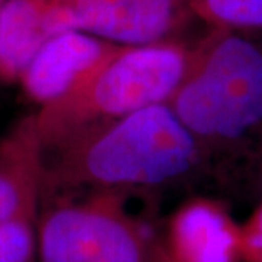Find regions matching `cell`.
I'll return each mask as SVG.
<instances>
[{
  "label": "cell",
  "mask_w": 262,
  "mask_h": 262,
  "mask_svg": "<svg viewBox=\"0 0 262 262\" xmlns=\"http://www.w3.org/2000/svg\"><path fill=\"white\" fill-rule=\"evenodd\" d=\"M192 9L208 28L262 32V0H192Z\"/></svg>",
  "instance_id": "30bf717a"
},
{
  "label": "cell",
  "mask_w": 262,
  "mask_h": 262,
  "mask_svg": "<svg viewBox=\"0 0 262 262\" xmlns=\"http://www.w3.org/2000/svg\"><path fill=\"white\" fill-rule=\"evenodd\" d=\"M207 159L262 131V39L255 32L210 28L169 101Z\"/></svg>",
  "instance_id": "7a4b0ae2"
},
{
  "label": "cell",
  "mask_w": 262,
  "mask_h": 262,
  "mask_svg": "<svg viewBox=\"0 0 262 262\" xmlns=\"http://www.w3.org/2000/svg\"><path fill=\"white\" fill-rule=\"evenodd\" d=\"M42 177L44 150L32 113L0 137V225L38 219Z\"/></svg>",
  "instance_id": "ba28073f"
},
{
  "label": "cell",
  "mask_w": 262,
  "mask_h": 262,
  "mask_svg": "<svg viewBox=\"0 0 262 262\" xmlns=\"http://www.w3.org/2000/svg\"><path fill=\"white\" fill-rule=\"evenodd\" d=\"M208 159L169 103H158L44 150L47 196L165 187L201 173Z\"/></svg>",
  "instance_id": "6da1fadb"
},
{
  "label": "cell",
  "mask_w": 262,
  "mask_h": 262,
  "mask_svg": "<svg viewBox=\"0 0 262 262\" xmlns=\"http://www.w3.org/2000/svg\"><path fill=\"white\" fill-rule=\"evenodd\" d=\"M259 189H261V204H262V162H261V175H259Z\"/></svg>",
  "instance_id": "4fadbf2b"
},
{
  "label": "cell",
  "mask_w": 262,
  "mask_h": 262,
  "mask_svg": "<svg viewBox=\"0 0 262 262\" xmlns=\"http://www.w3.org/2000/svg\"><path fill=\"white\" fill-rule=\"evenodd\" d=\"M57 0H5L0 8V80L19 82L24 70L57 35Z\"/></svg>",
  "instance_id": "9c48e42d"
},
{
  "label": "cell",
  "mask_w": 262,
  "mask_h": 262,
  "mask_svg": "<svg viewBox=\"0 0 262 262\" xmlns=\"http://www.w3.org/2000/svg\"><path fill=\"white\" fill-rule=\"evenodd\" d=\"M38 219L0 225V262H38Z\"/></svg>",
  "instance_id": "8fae6325"
},
{
  "label": "cell",
  "mask_w": 262,
  "mask_h": 262,
  "mask_svg": "<svg viewBox=\"0 0 262 262\" xmlns=\"http://www.w3.org/2000/svg\"><path fill=\"white\" fill-rule=\"evenodd\" d=\"M159 244L163 262L242 261L241 226L210 201L182 207L159 234Z\"/></svg>",
  "instance_id": "52a82bcc"
},
{
  "label": "cell",
  "mask_w": 262,
  "mask_h": 262,
  "mask_svg": "<svg viewBox=\"0 0 262 262\" xmlns=\"http://www.w3.org/2000/svg\"><path fill=\"white\" fill-rule=\"evenodd\" d=\"M194 47L172 39L121 46L86 80L35 111L42 150L158 103H168L187 75Z\"/></svg>",
  "instance_id": "3957f363"
},
{
  "label": "cell",
  "mask_w": 262,
  "mask_h": 262,
  "mask_svg": "<svg viewBox=\"0 0 262 262\" xmlns=\"http://www.w3.org/2000/svg\"><path fill=\"white\" fill-rule=\"evenodd\" d=\"M120 47L77 29L60 32L31 60L19 83L41 108L70 94Z\"/></svg>",
  "instance_id": "8992f818"
},
{
  "label": "cell",
  "mask_w": 262,
  "mask_h": 262,
  "mask_svg": "<svg viewBox=\"0 0 262 262\" xmlns=\"http://www.w3.org/2000/svg\"><path fill=\"white\" fill-rule=\"evenodd\" d=\"M3 3H5V0H0V8L3 6Z\"/></svg>",
  "instance_id": "5bb4252c"
},
{
  "label": "cell",
  "mask_w": 262,
  "mask_h": 262,
  "mask_svg": "<svg viewBox=\"0 0 262 262\" xmlns=\"http://www.w3.org/2000/svg\"><path fill=\"white\" fill-rule=\"evenodd\" d=\"M242 261L262 262V204L253 215L241 226Z\"/></svg>",
  "instance_id": "7c38bea8"
},
{
  "label": "cell",
  "mask_w": 262,
  "mask_h": 262,
  "mask_svg": "<svg viewBox=\"0 0 262 262\" xmlns=\"http://www.w3.org/2000/svg\"><path fill=\"white\" fill-rule=\"evenodd\" d=\"M195 18L192 0H57V34L77 29L117 46L139 47L175 39Z\"/></svg>",
  "instance_id": "5b68a950"
},
{
  "label": "cell",
  "mask_w": 262,
  "mask_h": 262,
  "mask_svg": "<svg viewBox=\"0 0 262 262\" xmlns=\"http://www.w3.org/2000/svg\"><path fill=\"white\" fill-rule=\"evenodd\" d=\"M124 192L41 200L38 262H163L159 234L125 208Z\"/></svg>",
  "instance_id": "277c9868"
}]
</instances>
